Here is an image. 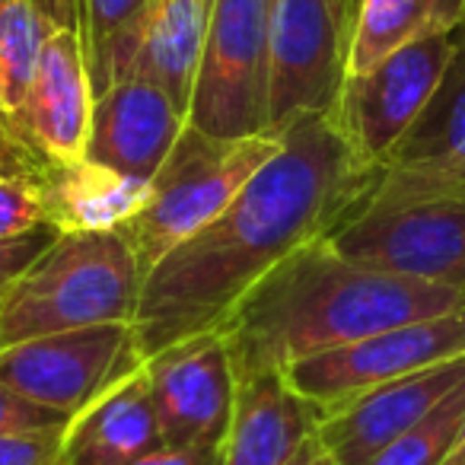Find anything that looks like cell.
<instances>
[{"mask_svg":"<svg viewBox=\"0 0 465 465\" xmlns=\"http://www.w3.org/2000/svg\"><path fill=\"white\" fill-rule=\"evenodd\" d=\"M331 115L297 118L281 150L217 217L143 278L134 316L141 361L223 325L242 297L325 232L380 182Z\"/></svg>","mask_w":465,"mask_h":465,"instance_id":"obj_1","label":"cell"},{"mask_svg":"<svg viewBox=\"0 0 465 465\" xmlns=\"http://www.w3.org/2000/svg\"><path fill=\"white\" fill-rule=\"evenodd\" d=\"M465 310V297L401 274L373 272L312 240L268 272L220 331L236 380L278 370L399 325Z\"/></svg>","mask_w":465,"mask_h":465,"instance_id":"obj_2","label":"cell"},{"mask_svg":"<svg viewBox=\"0 0 465 465\" xmlns=\"http://www.w3.org/2000/svg\"><path fill=\"white\" fill-rule=\"evenodd\" d=\"M329 246L373 272L465 297V182L386 169L329 232Z\"/></svg>","mask_w":465,"mask_h":465,"instance_id":"obj_3","label":"cell"},{"mask_svg":"<svg viewBox=\"0 0 465 465\" xmlns=\"http://www.w3.org/2000/svg\"><path fill=\"white\" fill-rule=\"evenodd\" d=\"M143 272L118 230L61 232L0 300V351L93 325H134Z\"/></svg>","mask_w":465,"mask_h":465,"instance_id":"obj_4","label":"cell"},{"mask_svg":"<svg viewBox=\"0 0 465 465\" xmlns=\"http://www.w3.org/2000/svg\"><path fill=\"white\" fill-rule=\"evenodd\" d=\"M278 150L281 134L272 131L255 137H213L185 124L173 153L150 182L143 207L118 230L134 249L143 278L211 223Z\"/></svg>","mask_w":465,"mask_h":465,"instance_id":"obj_5","label":"cell"},{"mask_svg":"<svg viewBox=\"0 0 465 465\" xmlns=\"http://www.w3.org/2000/svg\"><path fill=\"white\" fill-rule=\"evenodd\" d=\"M274 0H213L188 124L213 137L268 134Z\"/></svg>","mask_w":465,"mask_h":465,"instance_id":"obj_6","label":"cell"},{"mask_svg":"<svg viewBox=\"0 0 465 465\" xmlns=\"http://www.w3.org/2000/svg\"><path fill=\"white\" fill-rule=\"evenodd\" d=\"M361 0H274L268 131L297 118L331 115L351 71Z\"/></svg>","mask_w":465,"mask_h":465,"instance_id":"obj_7","label":"cell"},{"mask_svg":"<svg viewBox=\"0 0 465 465\" xmlns=\"http://www.w3.org/2000/svg\"><path fill=\"white\" fill-rule=\"evenodd\" d=\"M143 367L124 322L58 331L0 351V382L42 408L77 418L118 380Z\"/></svg>","mask_w":465,"mask_h":465,"instance_id":"obj_8","label":"cell"},{"mask_svg":"<svg viewBox=\"0 0 465 465\" xmlns=\"http://www.w3.org/2000/svg\"><path fill=\"white\" fill-rule=\"evenodd\" d=\"M459 357H465V310L376 331L361 341L303 357L284 370V380L293 392L325 411L376 386Z\"/></svg>","mask_w":465,"mask_h":465,"instance_id":"obj_9","label":"cell"},{"mask_svg":"<svg viewBox=\"0 0 465 465\" xmlns=\"http://www.w3.org/2000/svg\"><path fill=\"white\" fill-rule=\"evenodd\" d=\"M459 33L462 26L452 33L424 35L382 58L370 71L348 74L331 118L367 163L382 166L414 118L424 112L456 52Z\"/></svg>","mask_w":465,"mask_h":465,"instance_id":"obj_10","label":"cell"},{"mask_svg":"<svg viewBox=\"0 0 465 465\" xmlns=\"http://www.w3.org/2000/svg\"><path fill=\"white\" fill-rule=\"evenodd\" d=\"M143 373L169 450L213 452L223 446L236 401V370L223 331L213 329L169 344L143 361Z\"/></svg>","mask_w":465,"mask_h":465,"instance_id":"obj_11","label":"cell"},{"mask_svg":"<svg viewBox=\"0 0 465 465\" xmlns=\"http://www.w3.org/2000/svg\"><path fill=\"white\" fill-rule=\"evenodd\" d=\"M93 105L96 93L80 33L54 29L42 48L39 71L26 93V103L16 115L0 118V124L42 163H71L84 160Z\"/></svg>","mask_w":465,"mask_h":465,"instance_id":"obj_12","label":"cell"},{"mask_svg":"<svg viewBox=\"0 0 465 465\" xmlns=\"http://www.w3.org/2000/svg\"><path fill=\"white\" fill-rule=\"evenodd\" d=\"M462 382L465 357L418 370L354 395L341 405L325 408L316 437L338 459V465H367L376 452L420 424Z\"/></svg>","mask_w":465,"mask_h":465,"instance_id":"obj_13","label":"cell"},{"mask_svg":"<svg viewBox=\"0 0 465 465\" xmlns=\"http://www.w3.org/2000/svg\"><path fill=\"white\" fill-rule=\"evenodd\" d=\"M185 124L188 112L163 86L124 77L96 96L84 160L131 179L153 182Z\"/></svg>","mask_w":465,"mask_h":465,"instance_id":"obj_14","label":"cell"},{"mask_svg":"<svg viewBox=\"0 0 465 465\" xmlns=\"http://www.w3.org/2000/svg\"><path fill=\"white\" fill-rule=\"evenodd\" d=\"M319 420L322 408L293 392L278 370L240 376L220 465H291L316 437Z\"/></svg>","mask_w":465,"mask_h":465,"instance_id":"obj_15","label":"cell"},{"mask_svg":"<svg viewBox=\"0 0 465 465\" xmlns=\"http://www.w3.org/2000/svg\"><path fill=\"white\" fill-rule=\"evenodd\" d=\"M163 446L147 373L137 367L71 418L64 430V465H134Z\"/></svg>","mask_w":465,"mask_h":465,"instance_id":"obj_16","label":"cell"},{"mask_svg":"<svg viewBox=\"0 0 465 465\" xmlns=\"http://www.w3.org/2000/svg\"><path fill=\"white\" fill-rule=\"evenodd\" d=\"M147 194L150 182L131 179L90 160L42 166L45 223L58 232L122 230L143 207Z\"/></svg>","mask_w":465,"mask_h":465,"instance_id":"obj_17","label":"cell"},{"mask_svg":"<svg viewBox=\"0 0 465 465\" xmlns=\"http://www.w3.org/2000/svg\"><path fill=\"white\" fill-rule=\"evenodd\" d=\"M382 166L465 182V26L424 112L414 118Z\"/></svg>","mask_w":465,"mask_h":465,"instance_id":"obj_18","label":"cell"},{"mask_svg":"<svg viewBox=\"0 0 465 465\" xmlns=\"http://www.w3.org/2000/svg\"><path fill=\"white\" fill-rule=\"evenodd\" d=\"M211 10L213 0H153L128 77L163 86L188 112Z\"/></svg>","mask_w":465,"mask_h":465,"instance_id":"obj_19","label":"cell"},{"mask_svg":"<svg viewBox=\"0 0 465 465\" xmlns=\"http://www.w3.org/2000/svg\"><path fill=\"white\" fill-rule=\"evenodd\" d=\"M465 23V0H361L351 71L363 74L399 48L433 33H452Z\"/></svg>","mask_w":465,"mask_h":465,"instance_id":"obj_20","label":"cell"},{"mask_svg":"<svg viewBox=\"0 0 465 465\" xmlns=\"http://www.w3.org/2000/svg\"><path fill=\"white\" fill-rule=\"evenodd\" d=\"M153 0H80V42L90 67L93 93L128 77Z\"/></svg>","mask_w":465,"mask_h":465,"instance_id":"obj_21","label":"cell"},{"mask_svg":"<svg viewBox=\"0 0 465 465\" xmlns=\"http://www.w3.org/2000/svg\"><path fill=\"white\" fill-rule=\"evenodd\" d=\"M54 26L29 0H0V118H10L26 103L42 48Z\"/></svg>","mask_w":465,"mask_h":465,"instance_id":"obj_22","label":"cell"},{"mask_svg":"<svg viewBox=\"0 0 465 465\" xmlns=\"http://www.w3.org/2000/svg\"><path fill=\"white\" fill-rule=\"evenodd\" d=\"M465 420V382L450 392L420 424L401 433L395 443L376 452L367 465H443L452 443L459 437V427Z\"/></svg>","mask_w":465,"mask_h":465,"instance_id":"obj_23","label":"cell"},{"mask_svg":"<svg viewBox=\"0 0 465 465\" xmlns=\"http://www.w3.org/2000/svg\"><path fill=\"white\" fill-rule=\"evenodd\" d=\"M45 223L42 169L0 173V240H16Z\"/></svg>","mask_w":465,"mask_h":465,"instance_id":"obj_24","label":"cell"},{"mask_svg":"<svg viewBox=\"0 0 465 465\" xmlns=\"http://www.w3.org/2000/svg\"><path fill=\"white\" fill-rule=\"evenodd\" d=\"M71 418L42 408L35 401L23 399L20 392H14L10 386L0 382V437L10 433H39V430H67Z\"/></svg>","mask_w":465,"mask_h":465,"instance_id":"obj_25","label":"cell"},{"mask_svg":"<svg viewBox=\"0 0 465 465\" xmlns=\"http://www.w3.org/2000/svg\"><path fill=\"white\" fill-rule=\"evenodd\" d=\"M0 465H64V430L0 437Z\"/></svg>","mask_w":465,"mask_h":465,"instance_id":"obj_26","label":"cell"},{"mask_svg":"<svg viewBox=\"0 0 465 465\" xmlns=\"http://www.w3.org/2000/svg\"><path fill=\"white\" fill-rule=\"evenodd\" d=\"M61 232L52 226H39V230L16 236V240H0V300L7 297V291L16 284L23 272L58 240Z\"/></svg>","mask_w":465,"mask_h":465,"instance_id":"obj_27","label":"cell"},{"mask_svg":"<svg viewBox=\"0 0 465 465\" xmlns=\"http://www.w3.org/2000/svg\"><path fill=\"white\" fill-rule=\"evenodd\" d=\"M134 465H220V450L204 452V450H169V446H163V450L150 452V456H143Z\"/></svg>","mask_w":465,"mask_h":465,"instance_id":"obj_28","label":"cell"},{"mask_svg":"<svg viewBox=\"0 0 465 465\" xmlns=\"http://www.w3.org/2000/svg\"><path fill=\"white\" fill-rule=\"evenodd\" d=\"M42 166H45V163L35 153H29V150L0 124V173H10V169H42Z\"/></svg>","mask_w":465,"mask_h":465,"instance_id":"obj_29","label":"cell"},{"mask_svg":"<svg viewBox=\"0 0 465 465\" xmlns=\"http://www.w3.org/2000/svg\"><path fill=\"white\" fill-rule=\"evenodd\" d=\"M54 29H80V0H29Z\"/></svg>","mask_w":465,"mask_h":465,"instance_id":"obj_30","label":"cell"},{"mask_svg":"<svg viewBox=\"0 0 465 465\" xmlns=\"http://www.w3.org/2000/svg\"><path fill=\"white\" fill-rule=\"evenodd\" d=\"M291 465H338V459L331 456L322 443H319V437H312L310 443L297 452V459H293Z\"/></svg>","mask_w":465,"mask_h":465,"instance_id":"obj_31","label":"cell"},{"mask_svg":"<svg viewBox=\"0 0 465 465\" xmlns=\"http://www.w3.org/2000/svg\"><path fill=\"white\" fill-rule=\"evenodd\" d=\"M443 465H465V420H462V427H459V437H456V443H452L450 456L443 459Z\"/></svg>","mask_w":465,"mask_h":465,"instance_id":"obj_32","label":"cell"},{"mask_svg":"<svg viewBox=\"0 0 465 465\" xmlns=\"http://www.w3.org/2000/svg\"><path fill=\"white\" fill-rule=\"evenodd\" d=\"M462 26H465V23H462Z\"/></svg>","mask_w":465,"mask_h":465,"instance_id":"obj_33","label":"cell"}]
</instances>
